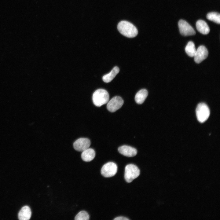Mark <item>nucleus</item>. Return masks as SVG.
Masks as SVG:
<instances>
[{
  "instance_id": "f257e3e1",
  "label": "nucleus",
  "mask_w": 220,
  "mask_h": 220,
  "mask_svg": "<svg viewBox=\"0 0 220 220\" xmlns=\"http://www.w3.org/2000/svg\"><path fill=\"white\" fill-rule=\"evenodd\" d=\"M117 28L121 34L128 38H134L138 34L136 28L127 21L123 20L120 22L118 24Z\"/></svg>"
},
{
  "instance_id": "f03ea898",
  "label": "nucleus",
  "mask_w": 220,
  "mask_h": 220,
  "mask_svg": "<svg viewBox=\"0 0 220 220\" xmlns=\"http://www.w3.org/2000/svg\"><path fill=\"white\" fill-rule=\"evenodd\" d=\"M109 98V94L108 92L105 90L100 89L97 90L94 92L92 100L95 106L100 107L108 103Z\"/></svg>"
},
{
  "instance_id": "7ed1b4c3",
  "label": "nucleus",
  "mask_w": 220,
  "mask_h": 220,
  "mask_svg": "<svg viewBox=\"0 0 220 220\" xmlns=\"http://www.w3.org/2000/svg\"><path fill=\"white\" fill-rule=\"evenodd\" d=\"M140 171L135 165L130 164L127 165L125 167L124 178L128 183L132 182L140 175Z\"/></svg>"
},
{
  "instance_id": "20e7f679",
  "label": "nucleus",
  "mask_w": 220,
  "mask_h": 220,
  "mask_svg": "<svg viewBox=\"0 0 220 220\" xmlns=\"http://www.w3.org/2000/svg\"><path fill=\"white\" fill-rule=\"evenodd\" d=\"M196 113L198 121L202 123L205 122L208 118L210 111L206 104L201 103L199 104L196 107Z\"/></svg>"
},
{
  "instance_id": "39448f33",
  "label": "nucleus",
  "mask_w": 220,
  "mask_h": 220,
  "mask_svg": "<svg viewBox=\"0 0 220 220\" xmlns=\"http://www.w3.org/2000/svg\"><path fill=\"white\" fill-rule=\"evenodd\" d=\"M117 171V165L114 162H109L103 166L101 170V173L104 177L108 178L114 176Z\"/></svg>"
},
{
  "instance_id": "423d86ee",
  "label": "nucleus",
  "mask_w": 220,
  "mask_h": 220,
  "mask_svg": "<svg viewBox=\"0 0 220 220\" xmlns=\"http://www.w3.org/2000/svg\"><path fill=\"white\" fill-rule=\"evenodd\" d=\"M178 26L180 34L184 36L195 35L196 32L192 27L186 21L183 20H179Z\"/></svg>"
},
{
  "instance_id": "0eeeda50",
  "label": "nucleus",
  "mask_w": 220,
  "mask_h": 220,
  "mask_svg": "<svg viewBox=\"0 0 220 220\" xmlns=\"http://www.w3.org/2000/svg\"><path fill=\"white\" fill-rule=\"evenodd\" d=\"M123 103V100L120 97L116 96L108 101L107 108L109 111L114 112L120 108Z\"/></svg>"
},
{
  "instance_id": "6e6552de",
  "label": "nucleus",
  "mask_w": 220,
  "mask_h": 220,
  "mask_svg": "<svg viewBox=\"0 0 220 220\" xmlns=\"http://www.w3.org/2000/svg\"><path fill=\"white\" fill-rule=\"evenodd\" d=\"M90 145V140L87 138H81L77 140L73 143V147L76 151L82 152L89 148Z\"/></svg>"
},
{
  "instance_id": "1a4fd4ad",
  "label": "nucleus",
  "mask_w": 220,
  "mask_h": 220,
  "mask_svg": "<svg viewBox=\"0 0 220 220\" xmlns=\"http://www.w3.org/2000/svg\"><path fill=\"white\" fill-rule=\"evenodd\" d=\"M208 54V50L204 46H199L196 50L194 56L195 61L199 64L205 59Z\"/></svg>"
},
{
  "instance_id": "9d476101",
  "label": "nucleus",
  "mask_w": 220,
  "mask_h": 220,
  "mask_svg": "<svg viewBox=\"0 0 220 220\" xmlns=\"http://www.w3.org/2000/svg\"><path fill=\"white\" fill-rule=\"evenodd\" d=\"M118 151L121 154L129 157L134 156L137 153V150L135 148L126 145L119 147Z\"/></svg>"
},
{
  "instance_id": "9b49d317",
  "label": "nucleus",
  "mask_w": 220,
  "mask_h": 220,
  "mask_svg": "<svg viewBox=\"0 0 220 220\" xmlns=\"http://www.w3.org/2000/svg\"><path fill=\"white\" fill-rule=\"evenodd\" d=\"M31 212L30 208L27 206L22 207L20 211L18 217L20 220H28L31 217Z\"/></svg>"
},
{
  "instance_id": "f8f14e48",
  "label": "nucleus",
  "mask_w": 220,
  "mask_h": 220,
  "mask_svg": "<svg viewBox=\"0 0 220 220\" xmlns=\"http://www.w3.org/2000/svg\"><path fill=\"white\" fill-rule=\"evenodd\" d=\"M196 26L197 31L203 34H207L210 32L208 26L206 22L203 20H198L196 22Z\"/></svg>"
},
{
  "instance_id": "ddd939ff",
  "label": "nucleus",
  "mask_w": 220,
  "mask_h": 220,
  "mask_svg": "<svg viewBox=\"0 0 220 220\" xmlns=\"http://www.w3.org/2000/svg\"><path fill=\"white\" fill-rule=\"evenodd\" d=\"M95 152L94 150L91 148H88L82 152L81 158L86 162H90L95 157Z\"/></svg>"
},
{
  "instance_id": "4468645a",
  "label": "nucleus",
  "mask_w": 220,
  "mask_h": 220,
  "mask_svg": "<svg viewBox=\"0 0 220 220\" xmlns=\"http://www.w3.org/2000/svg\"><path fill=\"white\" fill-rule=\"evenodd\" d=\"M148 95V92L145 89H142L139 91L136 94L135 100L136 103L138 104H142L145 101Z\"/></svg>"
},
{
  "instance_id": "2eb2a0df",
  "label": "nucleus",
  "mask_w": 220,
  "mask_h": 220,
  "mask_svg": "<svg viewBox=\"0 0 220 220\" xmlns=\"http://www.w3.org/2000/svg\"><path fill=\"white\" fill-rule=\"evenodd\" d=\"M119 71V68L117 66L115 67L110 73L103 76L102 77L103 81L106 83L110 82L116 77Z\"/></svg>"
},
{
  "instance_id": "dca6fc26",
  "label": "nucleus",
  "mask_w": 220,
  "mask_h": 220,
  "mask_svg": "<svg viewBox=\"0 0 220 220\" xmlns=\"http://www.w3.org/2000/svg\"><path fill=\"white\" fill-rule=\"evenodd\" d=\"M194 43L192 41L189 42L185 47V51L189 57H194L196 52Z\"/></svg>"
},
{
  "instance_id": "f3484780",
  "label": "nucleus",
  "mask_w": 220,
  "mask_h": 220,
  "mask_svg": "<svg viewBox=\"0 0 220 220\" xmlns=\"http://www.w3.org/2000/svg\"><path fill=\"white\" fill-rule=\"evenodd\" d=\"M207 19L219 24L220 23V15L219 13L211 12L208 13L207 15Z\"/></svg>"
},
{
  "instance_id": "a211bd4d",
  "label": "nucleus",
  "mask_w": 220,
  "mask_h": 220,
  "mask_svg": "<svg viewBox=\"0 0 220 220\" xmlns=\"http://www.w3.org/2000/svg\"><path fill=\"white\" fill-rule=\"evenodd\" d=\"M89 216L87 212L85 211H80L76 215L75 219L76 220H88Z\"/></svg>"
},
{
  "instance_id": "6ab92c4d",
  "label": "nucleus",
  "mask_w": 220,
  "mask_h": 220,
  "mask_svg": "<svg viewBox=\"0 0 220 220\" xmlns=\"http://www.w3.org/2000/svg\"><path fill=\"white\" fill-rule=\"evenodd\" d=\"M114 220H128V218L123 216H119L116 218Z\"/></svg>"
}]
</instances>
